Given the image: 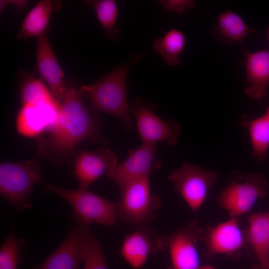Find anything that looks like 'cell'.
<instances>
[{
    "label": "cell",
    "instance_id": "cell-6",
    "mask_svg": "<svg viewBox=\"0 0 269 269\" xmlns=\"http://www.w3.org/2000/svg\"><path fill=\"white\" fill-rule=\"evenodd\" d=\"M268 190V182L263 175L251 173L243 178L234 171L217 200L230 217H237L249 212L259 199L267 195Z\"/></svg>",
    "mask_w": 269,
    "mask_h": 269
},
{
    "label": "cell",
    "instance_id": "cell-21",
    "mask_svg": "<svg viewBox=\"0 0 269 269\" xmlns=\"http://www.w3.org/2000/svg\"><path fill=\"white\" fill-rule=\"evenodd\" d=\"M60 2L43 0L27 13L21 26L19 34L23 38L39 36L46 31L52 12L60 6Z\"/></svg>",
    "mask_w": 269,
    "mask_h": 269
},
{
    "label": "cell",
    "instance_id": "cell-7",
    "mask_svg": "<svg viewBox=\"0 0 269 269\" xmlns=\"http://www.w3.org/2000/svg\"><path fill=\"white\" fill-rule=\"evenodd\" d=\"M217 178V173L214 170H206L188 163H184L168 177L174 184L175 191L181 196L193 212H196L202 205L208 190Z\"/></svg>",
    "mask_w": 269,
    "mask_h": 269
},
{
    "label": "cell",
    "instance_id": "cell-13",
    "mask_svg": "<svg viewBox=\"0 0 269 269\" xmlns=\"http://www.w3.org/2000/svg\"><path fill=\"white\" fill-rule=\"evenodd\" d=\"M163 251L162 235L157 234L149 225L127 235L123 241L120 253L132 268L139 269L150 254Z\"/></svg>",
    "mask_w": 269,
    "mask_h": 269
},
{
    "label": "cell",
    "instance_id": "cell-14",
    "mask_svg": "<svg viewBox=\"0 0 269 269\" xmlns=\"http://www.w3.org/2000/svg\"><path fill=\"white\" fill-rule=\"evenodd\" d=\"M118 163L116 155L110 148L102 147L94 152L80 151L75 158L73 170L79 188L87 189L91 183Z\"/></svg>",
    "mask_w": 269,
    "mask_h": 269
},
{
    "label": "cell",
    "instance_id": "cell-19",
    "mask_svg": "<svg viewBox=\"0 0 269 269\" xmlns=\"http://www.w3.org/2000/svg\"><path fill=\"white\" fill-rule=\"evenodd\" d=\"M253 31L254 30L251 29L239 15L231 10L220 14L212 29L216 40L228 44L243 42L247 35Z\"/></svg>",
    "mask_w": 269,
    "mask_h": 269
},
{
    "label": "cell",
    "instance_id": "cell-17",
    "mask_svg": "<svg viewBox=\"0 0 269 269\" xmlns=\"http://www.w3.org/2000/svg\"><path fill=\"white\" fill-rule=\"evenodd\" d=\"M243 52L246 56V82L249 84L245 92L250 98L260 100L269 86V51L252 52L243 49Z\"/></svg>",
    "mask_w": 269,
    "mask_h": 269
},
{
    "label": "cell",
    "instance_id": "cell-30",
    "mask_svg": "<svg viewBox=\"0 0 269 269\" xmlns=\"http://www.w3.org/2000/svg\"><path fill=\"white\" fill-rule=\"evenodd\" d=\"M268 38H269V28L268 29Z\"/></svg>",
    "mask_w": 269,
    "mask_h": 269
},
{
    "label": "cell",
    "instance_id": "cell-25",
    "mask_svg": "<svg viewBox=\"0 0 269 269\" xmlns=\"http://www.w3.org/2000/svg\"><path fill=\"white\" fill-rule=\"evenodd\" d=\"M27 247L25 239L16 237L12 227L0 249V269H17Z\"/></svg>",
    "mask_w": 269,
    "mask_h": 269
},
{
    "label": "cell",
    "instance_id": "cell-8",
    "mask_svg": "<svg viewBox=\"0 0 269 269\" xmlns=\"http://www.w3.org/2000/svg\"><path fill=\"white\" fill-rule=\"evenodd\" d=\"M205 231L195 220L171 233L162 235L164 250L168 249L173 269H198L197 244L204 240Z\"/></svg>",
    "mask_w": 269,
    "mask_h": 269
},
{
    "label": "cell",
    "instance_id": "cell-5",
    "mask_svg": "<svg viewBox=\"0 0 269 269\" xmlns=\"http://www.w3.org/2000/svg\"><path fill=\"white\" fill-rule=\"evenodd\" d=\"M120 190L117 207L118 219L137 229L149 226L157 218L161 202L158 197L151 194L149 176L133 181Z\"/></svg>",
    "mask_w": 269,
    "mask_h": 269
},
{
    "label": "cell",
    "instance_id": "cell-28",
    "mask_svg": "<svg viewBox=\"0 0 269 269\" xmlns=\"http://www.w3.org/2000/svg\"><path fill=\"white\" fill-rule=\"evenodd\" d=\"M198 269H215L212 266L209 265H204L200 266Z\"/></svg>",
    "mask_w": 269,
    "mask_h": 269
},
{
    "label": "cell",
    "instance_id": "cell-12",
    "mask_svg": "<svg viewBox=\"0 0 269 269\" xmlns=\"http://www.w3.org/2000/svg\"><path fill=\"white\" fill-rule=\"evenodd\" d=\"M58 103L22 105L16 118V128L22 136L33 137L48 132L57 121Z\"/></svg>",
    "mask_w": 269,
    "mask_h": 269
},
{
    "label": "cell",
    "instance_id": "cell-31",
    "mask_svg": "<svg viewBox=\"0 0 269 269\" xmlns=\"http://www.w3.org/2000/svg\"><path fill=\"white\" fill-rule=\"evenodd\" d=\"M166 269H173L172 268V267H170Z\"/></svg>",
    "mask_w": 269,
    "mask_h": 269
},
{
    "label": "cell",
    "instance_id": "cell-9",
    "mask_svg": "<svg viewBox=\"0 0 269 269\" xmlns=\"http://www.w3.org/2000/svg\"><path fill=\"white\" fill-rule=\"evenodd\" d=\"M131 114L135 119L136 125L142 143L154 145L165 142L174 146L181 133L180 127L175 120L164 121L155 113L154 105L137 99L130 107Z\"/></svg>",
    "mask_w": 269,
    "mask_h": 269
},
{
    "label": "cell",
    "instance_id": "cell-15",
    "mask_svg": "<svg viewBox=\"0 0 269 269\" xmlns=\"http://www.w3.org/2000/svg\"><path fill=\"white\" fill-rule=\"evenodd\" d=\"M206 253L208 256L231 255L242 249L245 238L237 217H230L227 221L210 228L205 233Z\"/></svg>",
    "mask_w": 269,
    "mask_h": 269
},
{
    "label": "cell",
    "instance_id": "cell-26",
    "mask_svg": "<svg viewBox=\"0 0 269 269\" xmlns=\"http://www.w3.org/2000/svg\"><path fill=\"white\" fill-rule=\"evenodd\" d=\"M20 100L22 105L58 103L41 79L30 76L21 83Z\"/></svg>",
    "mask_w": 269,
    "mask_h": 269
},
{
    "label": "cell",
    "instance_id": "cell-29",
    "mask_svg": "<svg viewBox=\"0 0 269 269\" xmlns=\"http://www.w3.org/2000/svg\"><path fill=\"white\" fill-rule=\"evenodd\" d=\"M265 114L267 115V116L269 117V107L268 108V109H267V111H266V112Z\"/></svg>",
    "mask_w": 269,
    "mask_h": 269
},
{
    "label": "cell",
    "instance_id": "cell-10",
    "mask_svg": "<svg viewBox=\"0 0 269 269\" xmlns=\"http://www.w3.org/2000/svg\"><path fill=\"white\" fill-rule=\"evenodd\" d=\"M161 166V161L156 158L155 145L142 143L137 148L130 149L128 158L109 169L106 174L121 190L133 181L149 176Z\"/></svg>",
    "mask_w": 269,
    "mask_h": 269
},
{
    "label": "cell",
    "instance_id": "cell-16",
    "mask_svg": "<svg viewBox=\"0 0 269 269\" xmlns=\"http://www.w3.org/2000/svg\"><path fill=\"white\" fill-rule=\"evenodd\" d=\"M82 260L79 225L74 222L62 243L33 269H78Z\"/></svg>",
    "mask_w": 269,
    "mask_h": 269
},
{
    "label": "cell",
    "instance_id": "cell-18",
    "mask_svg": "<svg viewBox=\"0 0 269 269\" xmlns=\"http://www.w3.org/2000/svg\"><path fill=\"white\" fill-rule=\"evenodd\" d=\"M247 241L262 269H269V211L251 214L249 218Z\"/></svg>",
    "mask_w": 269,
    "mask_h": 269
},
{
    "label": "cell",
    "instance_id": "cell-20",
    "mask_svg": "<svg viewBox=\"0 0 269 269\" xmlns=\"http://www.w3.org/2000/svg\"><path fill=\"white\" fill-rule=\"evenodd\" d=\"M239 122L249 132L253 158L258 161H263L269 148V117L266 114L257 118L243 115Z\"/></svg>",
    "mask_w": 269,
    "mask_h": 269
},
{
    "label": "cell",
    "instance_id": "cell-2",
    "mask_svg": "<svg viewBox=\"0 0 269 269\" xmlns=\"http://www.w3.org/2000/svg\"><path fill=\"white\" fill-rule=\"evenodd\" d=\"M141 53L131 54L129 60L118 66L96 82L82 85L80 89L90 103L95 114L106 113L120 119L126 129L133 128L131 109L127 96V78L130 67L140 59Z\"/></svg>",
    "mask_w": 269,
    "mask_h": 269
},
{
    "label": "cell",
    "instance_id": "cell-27",
    "mask_svg": "<svg viewBox=\"0 0 269 269\" xmlns=\"http://www.w3.org/2000/svg\"><path fill=\"white\" fill-rule=\"evenodd\" d=\"M159 3L162 4L165 10L174 12L179 14H183L186 10L193 8L196 2L193 0H162Z\"/></svg>",
    "mask_w": 269,
    "mask_h": 269
},
{
    "label": "cell",
    "instance_id": "cell-4",
    "mask_svg": "<svg viewBox=\"0 0 269 269\" xmlns=\"http://www.w3.org/2000/svg\"><path fill=\"white\" fill-rule=\"evenodd\" d=\"M44 191L54 193L74 209V222L89 226L92 223L113 226L118 220L117 203L106 199L87 189L68 190L51 183H45Z\"/></svg>",
    "mask_w": 269,
    "mask_h": 269
},
{
    "label": "cell",
    "instance_id": "cell-3",
    "mask_svg": "<svg viewBox=\"0 0 269 269\" xmlns=\"http://www.w3.org/2000/svg\"><path fill=\"white\" fill-rule=\"evenodd\" d=\"M40 165L36 159L23 162H1L0 193L16 210L31 207L30 195L36 184L42 180Z\"/></svg>",
    "mask_w": 269,
    "mask_h": 269
},
{
    "label": "cell",
    "instance_id": "cell-1",
    "mask_svg": "<svg viewBox=\"0 0 269 269\" xmlns=\"http://www.w3.org/2000/svg\"><path fill=\"white\" fill-rule=\"evenodd\" d=\"M84 97L75 82L69 81L57 121L45 135L36 140L40 157L60 166L75 157L76 147L82 141L108 142L102 136V125L96 114L86 107Z\"/></svg>",
    "mask_w": 269,
    "mask_h": 269
},
{
    "label": "cell",
    "instance_id": "cell-11",
    "mask_svg": "<svg viewBox=\"0 0 269 269\" xmlns=\"http://www.w3.org/2000/svg\"><path fill=\"white\" fill-rule=\"evenodd\" d=\"M36 68L53 98L60 105L68 89L63 72L48 38L47 31L37 37Z\"/></svg>",
    "mask_w": 269,
    "mask_h": 269
},
{
    "label": "cell",
    "instance_id": "cell-23",
    "mask_svg": "<svg viewBox=\"0 0 269 269\" xmlns=\"http://www.w3.org/2000/svg\"><path fill=\"white\" fill-rule=\"evenodd\" d=\"M79 225L83 249V269H109L100 242L88 226Z\"/></svg>",
    "mask_w": 269,
    "mask_h": 269
},
{
    "label": "cell",
    "instance_id": "cell-22",
    "mask_svg": "<svg viewBox=\"0 0 269 269\" xmlns=\"http://www.w3.org/2000/svg\"><path fill=\"white\" fill-rule=\"evenodd\" d=\"M186 37L180 30L172 28L153 42V49L169 66H175L180 62V56L186 44Z\"/></svg>",
    "mask_w": 269,
    "mask_h": 269
},
{
    "label": "cell",
    "instance_id": "cell-24",
    "mask_svg": "<svg viewBox=\"0 0 269 269\" xmlns=\"http://www.w3.org/2000/svg\"><path fill=\"white\" fill-rule=\"evenodd\" d=\"M86 2L94 8L107 37L112 40H117L121 35V30L117 27L119 8L116 0H89Z\"/></svg>",
    "mask_w": 269,
    "mask_h": 269
}]
</instances>
